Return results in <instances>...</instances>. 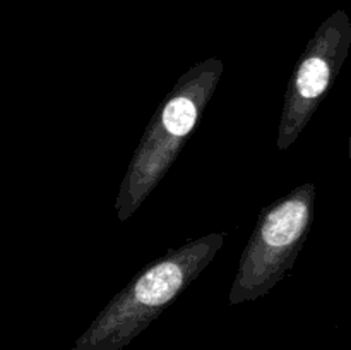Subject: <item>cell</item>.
<instances>
[{
    "label": "cell",
    "mask_w": 351,
    "mask_h": 350,
    "mask_svg": "<svg viewBox=\"0 0 351 350\" xmlns=\"http://www.w3.org/2000/svg\"><path fill=\"white\" fill-rule=\"evenodd\" d=\"M351 45V24L345 12L329 17L295 64L285 93L278 129V150H288L298 139L335 84Z\"/></svg>",
    "instance_id": "obj_4"
},
{
    "label": "cell",
    "mask_w": 351,
    "mask_h": 350,
    "mask_svg": "<svg viewBox=\"0 0 351 350\" xmlns=\"http://www.w3.org/2000/svg\"><path fill=\"white\" fill-rule=\"evenodd\" d=\"M315 185L302 184L261 211L240 256L230 304L257 301L293 268L314 220Z\"/></svg>",
    "instance_id": "obj_3"
},
{
    "label": "cell",
    "mask_w": 351,
    "mask_h": 350,
    "mask_svg": "<svg viewBox=\"0 0 351 350\" xmlns=\"http://www.w3.org/2000/svg\"><path fill=\"white\" fill-rule=\"evenodd\" d=\"M223 244L225 233L215 232L168 249L101 309L71 350H122L177 301Z\"/></svg>",
    "instance_id": "obj_1"
},
{
    "label": "cell",
    "mask_w": 351,
    "mask_h": 350,
    "mask_svg": "<svg viewBox=\"0 0 351 350\" xmlns=\"http://www.w3.org/2000/svg\"><path fill=\"white\" fill-rule=\"evenodd\" d=\"M350 161H351V134H350Z\"/></svg>",
    "instance_id": "obj_5"
},
{
    "label": "cell",
    "mask_w": 351,
    "mask_h": 350,
    "mask_svg": "<svg viewBox=\"0 0 351 350\" xmlns=\"http://www.w3.org/2000/svg\"><path fill=\"white\" fill-rule=\"evenodd\" d=\"M221 74L219 58L199 62L180 75L175 88L160 103L120 182L115 199L120 222L134 216L175 163L216 93Z\"/></svg>",
    "instance_id": "obj_2"
}]
</instances>
